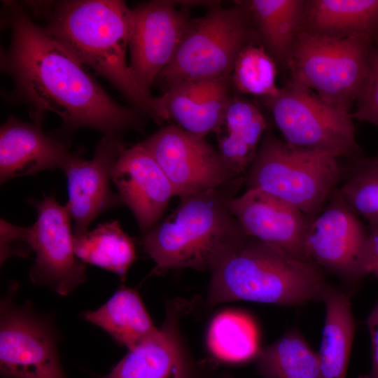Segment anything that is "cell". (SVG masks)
<instances>
[{"instance_id":"21","label":"cell","mask_w":378,"mask_h":378,"mask_svg":"<svg viewBox=\"0 0 378 378\" xmlns=\"http://www.w3.org/2000/svg\"><path fill=\"white\" fill-rule=\"evenodd\" d=\"M302 31L328 37L378 38V0H309Z\"/></svg>"},{"instance_id":"4","label":"cell","mask_w":378,"mask_h":378,"mask_svg":"<svg viewBox=\"0 0 378 378\" xmlns=\"http://www.w3.org/2000/svg\"><path fill=\"white\" fill-rule=\"evenodd\" d=\"M221 188L181 198L174 211L143 234L142 245L158 272L211 269L225 250L247 235Z\"/></svg>"},{"instance_id":"19","label":"cell","mask_w":378,"mask_h":378,"mask_svg":"<svg viewBox=\"0 0 378 378\" xmlns=\"http://www.w3.org/2000/svg\"><path fill=\"white\" fill-rule=\"evenodd\" d=\"M103 378H195L171 321L129 352Z\"/></svg>"},{"instance_id":"29","label":"cell","mask_w":378,"mask_h":378,"mask_svg":"<svg viewBox=\"0 0 378 378\" xmlns=\"http://www.w3.org/2000/svg\"><path fill=\"white\" fill-rule=\"evenodd\" d=\"M231 74L233 85L241 93L266 98L279 92L276 62L261 45L251 43L246 46Z\"/></svg>"},{"instance_id":"33","label":"cell","mask_w":378,"mask_h":378,"mask_svg":"<svg viewBox=\"0 0 378 378\" xmlns=\"http://www.w3.org/2000/svg\"><path fill=\"white\" fill-rule=\"evenodd\" d=\"M368 250V270L378 279V228H370Z\"/></svg>"},{"instance_id":"13","label":"cell","mask_w":378,"mask_h":378,"mask_svg":"<svg viewBox=\"0 0 378 378\" xmlns=\"http://www.w3.org/2000/svg\"><path fill=\"white\" fill-rule=\"evenodd\" d=\"M176 6L174 1L154 0L132 9L129 66L139 88L148 94L192 22Z\"/></svg>"},{"instance_id":"24","label":"cell","mask_w":378,"mask_h":378,"mask_svg":"<svg viewBox=\"0 0 378 378\" xmlns=\"http://www.w3.org/2000/svg\"><path fill=\"white\" fill-rule=\"evenodd\" d=\"M84 317L129 350L158 330L138 293L127 288H120L99 308L85 312Z\"/></svg>"},{"instance_id":"15","label":"cell","mask_w":378,"mask_h":378,"mask_svg":"<svg viewBox=\"0 0 378 378\" xmlns=\"http://www.w3.org/2000/svg\"><path fill=\"white\" fill-rule=\"evenodd\" d=\"M123 146L119 138L104 136L91 160L78 155L64 170L69 195L65 206L74 220V237L86 233L104 211L122 205L118 194L111 191L109 180Z\"/></svg>"},{"instance_id":"11","label":"cell","mask_w":378,"mask_h":378,"mask_svg":"<svg viewBox=\"0 0 378 378\" xmlns=\"http://www.w3.org/2000/svg\"><path fill=\"white\" fill-rule=\"evenodd\" d=\"M140 143L158 162L180 198L220 189L235 181L243 182L204 138L178 126L167 125Z\"/></svg>"},{"instance_id":"30","label":"cell","mask_w":378,"mask_h":378,"mask_svg":"<svg viewBox=\"0 0 378 378\" xmlns=\"http://www.w3.org/2000/svg\"><path fill=\"white\" fill-rule=\"evenodd\" d=\"M370 74L367 86L352 111L354 120L378 127V38L370 50Z\"/></svg>"},{"instance_id":"5","label":"cell","mask_w":378,"mask_h":378,"mask_svg":"<svg viewBox=\"0 0 378 378\" xmlns=\"http://www.w3.org/2000/svg\"><path fill=\"white\" fill-rule=\"evenodd\" d=\"M341 160L326 152L295 146L269 130L244 178L258 189L298 208L310 219L324 207L343 174Z\"/></svg>"},{"instance_id":"17","label":"cell","mask_w":378,"mask_h":378,"mask_svg":"<svg viewBox=\"0 0 378 378\" xmlns=\"http://www.w3.org/2000/svg\"><path fill=\"white\" fill-rule=\"evenodd\" d=\"M41 119L36 116L33 122H27L10 116L1 126V183L46 169L64 171L78 155L71 151L65 141L46 133Z\"/></svg>"},{"instance_id":"16","label":"cell","mask_w":378,"mask_h":378,"mask_svg":"<svg viewBox=\"0 0 378 378\" xmlns=\"http://www.w3.org/2000/svg\"><path fill=\"white\" fill-rule=\"evenodd\" d=\"M111 179L122 204L130 209L143 234L160 222L175 195L163 170L141 143L122 148Z\"/></svg>"},{"instance_id":"3","label":"cell","mask_w":378,"mask_h":378,"mask_svg":"<svg viewBox=\"0 0 378 378\" xmlns=\"http://www.w3.org/2000/svg\"><path fill=\"white\" fill-rule=\"evenodd\" d=\"M210 270V304L246 300L298 305L321 300L328 286L315 263L248 236L227 248Z\"/></svg>"},{"instance_id":"8","label":"cell","mask_w":378,"mask_h":378,"mask_svg":"<svg viewBox=\"0 0 378 378\" xmlns=\"http://www.w3.org/2000/svg\"><path fill=\"white\" fill-rule=\"evenodd\" d=\"M263 99L286 142L340 160L362 155L351 112L328 104L291 79L275 96Z\"/></svg>"},{"instance_id":"12","label":"cell","mask_w":378,"mask_h":378,"mask_svg":"<svg viewBox=\"0 0 378 378\" xmlns=\"http://www.w3.org/2000/svg\"><path fill=\"white\" fill-rule=\"evenodd\" d=\"M29 202L36 210V221L26 227L27 242L36 254L30 279L59 295H68L86 279L85 266L74 249L71 217L52 195Z\"/></svg>"},{"instance_id":"23","label":"cell","mask_w":378,"mask_h":378,"mask_svg":"<svg viewBox=\"0 0 378 378\" xmlns=\"http://www.w3.org/2000/svg\"><path fill=\"white\" fill-rule=\"evenodd\" d=\"M321 300L326 306L318 353L321 378H345L355 325L347 295L328 284Z\"/></svg>"},{"instance_id":"20","label":"cell","mask_w":378,"mask_h":378,"mask_svg":"<svg viewBox=\"0 0 378 378\" xmlns=\"http://www.w3.org/2000/svg\"><path fill=\"white\" fill-rule=\"evenodd\" d=\"M267 122L251 102L232 97L223 120L216 132L218 151L228 169L244 182L265 133Z\"/></svg>"},{"instance_id":"10","label":"cell","mask_w":378,"mask_h":378,"mask_svg":"<svg viewBox=\"0 0 378 378\" xmlns=\"http://www.w3.org/2000/svg\"><path fill=\"white\" fill-rule=\"evenodd\" d=\"M368 242V230L337 188L322 210L311 219L304 248L311 262L353 284L369 274Z\"/></svg>"},{"instance_id":"26","label":"cell","mask_w":378,"mask_h":378,"mask_svg":"<svg viewBox=\"0 0 378 378\" xmlns=\"http://www.w3.org/2000/svg\"><path fill=\"white\" fill-rule=\"evenodd\" d=\"M207 343L218 360L239 363L256 357L259 352L258 332L253 320L236 311L218 314L211 321Z\"/></svg>"},{"instance_id":"28","label":"cell","mask_w":378,"mask_h":378,"mask_svg":"<svg viewBox=\"0 0 378 378\" xmlns=\"http://www.w3.org/2000/svg\"><path fill=\"white\" fill-rule=\"evenodd\" d=\"M337 189L344 202L365 218L370 228H378V154L348 160Z\"/></svg>"},{"instance_id":"18","label":"cell","mask_w":378,"mask_h":378,"mask_svg":"<svg viewBox=\"0 0 378 378\" xmlns=\"http://www.w3.org/2000/svg\"><path fill=\"white\" fill-rule=\"evenodd\" d=\"M230 78L177 83L159 97L167 118L195 136L204 138L220 127L232 97Z\"/></svg>"},{"instance_id":"6","label":"cell","mask_w":378,"mask_h":378,"mask_svg":"<svg viewBox=\"0 0 378 378\" xmlns=\"http://www.w3.org/2000/svg\"><path fill=\"white\" fill-rule=\"evenodd\" d=\"M374 41L361 36L328 37L300 31L288 64L290 79L328 104L351 112L369 80Z\"/></svg>"},{"instance_id":"31","label":"cell","mask_w":378,"mask_h":378,"mask_svg":"<svg viewBox=\"0 0 378 378\" xmlns=\"http://www.w3.org/2000/svg\"><path fill=\"white\" fill-rule=\"evenodd\" d=\"M31 251L26 227L17 226L1 220V263L11 256L27 257Z\"/></svg>"},{"instance_id":"9","label":"cell","mask_w":378,"mask_h":378,"mask_svg":"<svg viewBox=\"0 0 378 378\" xmlns=\"http://www.w3.org/2000/svg\"><path fill=\"white\" fill-rule=\"evenodd\" d=\"M1 302L0 371L4 378H66L52 325L13 302L17 285Z\"/></svg>"},{"instance_id":"25","label":"cell","mask_w":378,"mask_h":378,"mask_svg":"<svg viewBox=\"0 0 378 378\" xmlns=\"http://www.w3.org/2000/svg\"><path fill=\"white\" fill-rule=\"evenodd\" d=\"M74 249L83 262L111 271L122 279L136 258L132 238L116 220L99 224L92 231L74 237Z\"/></svg>"},{"instance_id":"7","label":"cell","mask_w":378,"mask_h":378,"mask_svg":"<svg viewBox=\"0 0 378 378\" xmlns=\"http://www.w3.org/2000/svg\"><path fill=\"white\" fill-rule=\"evenodd\" d=\"M255 34L241 1L229 8L211 7L192 22L174 57L156 80L165 90L177 83L230 77L241 50Z\"/></svg>"},{"instance_id":"22","label":"cell","mask_w":378,"mask_h":378,"mask_svg":"<svg viewBox=\"0 0 378 378\" xmlns=\"http://www.w3.org/2000/svg\"><path fill=\"white\" fill-rule=\"evenodd\" d=\"M256 37L274 61L288 67L295 41L301 30L307 1H241Z\"/></svg>"},{"instance_id":"1","label":"cell","mask_w":378,"mask_h":378,"mask_svg":"<svg viewBox=\"0 0 378 378\" xmlns=\"http://www.w3.org/2000/svg\"><path fill=\"white\" fill-rule=\"evenodd\" d=\"M12 41L3 63L18 93L35 114L50 111L64 130L90 127L119 138L139 128L138 113L115 102L73 54L48 34L17 3L8 4Z\"/></svg>"},{"instance_id":"32","label":"cell","mask_w":378,"mask_h":378,"mask_svg":"<svg viewBox=\"0 0 378 378\" xmlns=\"http://www.w3.org/2000/svg\"><path fill=\"white\" fill-rule=\"evenodd\" d=\"M372 343V367L370 372L358 378H378V303L367 320Z\"/></svg>"},{"instance_id":"27","label":"cell","mask_w":378,"mask_h":378,"mask_svg":"<svg viewBox=\"0 0 378 378\" xmlns=\"http://www.w3.org/2000/svg\"><path fill=\"white\" fill-rule=\"evenodd\" d=\"M256 358L265 378H321L318 354L295 332L260 350Z\"/></svg>"},{"instance_id":"14","label":"cell","mask_w":378,"mask_h":378,"mask_svg":"<svg viewBox=\"0 0 378 378\" xmlns=\"http://www.w3.org/2000/svg\"><path fill=\"white\" fill-rule=\"evenodd\" d=\"M230 210L244 233L303 260L311 219L292 204L258 189L230 197Z\"/></svg>"},{"instance_id":"2","label":"cell","mask_w":378,"mask_h":378,"mask_svg":"<svg viewBox=\"0 0 378 378\" xmlns=\"http://www.w3.org/2000/svg\"><path fill=\"white\" fill-rule=\"evenodd\" d=\"M22 5L81 63L112 83L141 113L162 122L158 98L139 88L127 62L132 9L125 1H29Z\"/></svg>"}]
</instances>
